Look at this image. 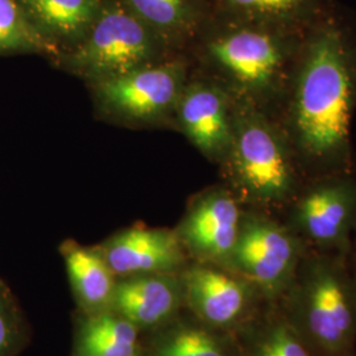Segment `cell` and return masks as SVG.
<instances>
[{
    "mask_svg": "<svg viewBox=\"0 0 356 356\" xmlns=\"http://www.w3.org/2000/svg\"><path fill=\"white\" fill-rule=\"evenodd\" d=\"M189 79L182 60L157 61L91 83L104 111L127 122H157L175 114Z\"/></svg>",
    "mask_w": 356,
    "mask_h": 356,
    "instance_id": "ba28073f",
    "label": "cell"
},
{
    "mask_svg": "<svg viewBox=\"0 0 356 356\" xmlns=\"http://www.w3.org/2000/svg\"><path fill=\"white\" fill-rule=\"evenodd\" d=\"M151 356H242L232 335L214 330L200 321L169 326L152 346Z\"/></svg>",
    "mask_w": 356,
    "mask_h": 356,
    "instance_id": "ffe728a7",
    "label": "cell"
},
{
    "mask_svg": "<svg viewBox=\"0 0 356 356\" xmlns=\"http://www.w3.org/2000/svg\"><path fill=\"white\" fill-rule=\"evenodd\" d=\"M305 33L227 19L206 35L200 49L204 73L239 102L280 111Z\"/></svg>",
    "mask_w": 356,
    "mask_h": 356,
    "instance_id": "7a4b0ae2",
    "label": "cell"
},
{
    "mask_svg": "<svg viewBox=\"0 0 356 356\" xmlns=\"http://www.w3.org/2000/svg\"><path fill=\"white\" fill-rule=\"evenodd\" d=\"M235 334L242 335V356H314L277 302H266Z\"/></svg>",
    "mask_w": 356,
    "mask_h": 356,
    "instance_id": "e0dca14e",
    "label": "cell"
},
{
    "mask_svg": "<svg viewBox=\"0 0 356 356\" xmlns=\"http://www.w3.org/2000/svg\"><path fill=\"white\" fill-rule=\"evenodd\" d=\"M67 276L79 306L88 314L110 312L116 276L99 248L66 242L63 248Z\"/></svg>",
    "mask_w": 356,
    "mask_h": 356,
    "instance_id": "9a60e30c",
    "label": "cell"
},
{
    "mask_svg": "<svg viewBox=\"0 0 356 356\" xmlns=\"http://www.w3.org/2000/svg\"><path fill=\"white\" fill-rule=\"evenodd\" d=\"M185 304L179 275H136L116 281L111 312L140 329L172 322Z\"/></svg>",
    "mask_w": 356,
    "mask_h": 356,
    "instance_id": "4fadbf2b",
    "label": "cell"
},
{
    "mask_svg": "<svg viewBox=\"0 0 356 356\" xmlns=\"http://www.w3.org/2000/svg\"><path fill=\"white\" fill-rule=\"evenodd\" d=\"M307 251L279 214L245 209L226 268L254 284L267 302H279Z\"/></svg>",
    "mask_w": 356,
    "mask_h": 356,
    "instance_id": "8992f818",
    "label": "cell"
},
{
    "mask_svg": "<svg viewBox=\"0 0 356 356\" xmlns=\"http://www.w3.org/2000/svg\"><path fill=\"white\" fill-rule=\"evenodd\" d=\"M314 356H356V269L350 257L307 251L277 302Z\"/></svg>",
    "mask_w": 356,
    "mask_h": 356,
    "instance_id": "277c9868",
    "label": "cell"
},
{
    "mask_svg": "<svg viewBox=\"0 0 356 356\" xmlns=\"http://www.w3.org/2000/svg\"><path fill=\"white\" fill-rule=\"evenodd\" d=\"M118 277L136 275H181L188 254L172 229L132 227L120 231L99 248Z\"/></svg>",
    "mask_w": 356,
    "mask_h": 356,
    "instance_id": "7c38bea8",
    "label": "cell"
},
{
    "mask_svg": "<svg viewBox=\"0 0 356 356\" xmlns=\"http://www.w3.org/2000/svg\"><path fill=\"white\" fill-rule=\"evenodd\" d=\"M281 219L310 251L350 257L356 226V175L306 179Z\"/></svg>",
    "mask_w": 356,
    "mask_h": 356,
    "instance_id": "52a82bcc",
    "label": "cell"
},
{
    "mask_svg": "<svg viewBox=\"0 0 356 356\" xmlns=\"http://www.w3.org/2000/svg\"><path fill=\"white\" fill-rule=\"evenodd\" d=\"M227 19L305 33L325 13L326 0H216Z\"/></svg>",
    "mask_w": 356,
    "mask_h": 356,
    "instance_id": "2e32d148",
    "label": "cell"
},
{
    "mask_svg": "<svg viewBox=\"0 0 356 356\" xmlns=\"http://www.w3.org/2000/svg\"><path fill=\"white\" fill-rule=\"evenodd\" d=\"M168 45L191 38L202 19L200 0H120Z\"/></svg>",
    "mask_w": 356,
    "mask_h": 356,
    "instance_id": "d6986e66",
    "label": "cell"
},
{
    "mask_svg": "<svg viewBox=\"0 0 356 356\" xmlns=\"http://www.w3.org/2000/svg\"><path fill=\"white\" fill-rule=\"evenodd\" d=\"M244 210L226 185L198 194L176 229L186 254L197 263L227 267Z\"/></svg>",
    "mask_w": 356,
    "mask_h": 356,
    "instance_id": "30bf717a",
    "label": "cell"
},
{
    "mask_svg": "<svg viewBox=\"0 0 356 356\" xmlns=\"http://www.w3.org/2000/svg\"><path fill=\"white\" fill-rule=\"evenodd\" d=\"M350 261L353 264V267L356 269V226L354 231V236H353V244H351V254H350Z\"/></svg>",
    "mask_w": 356,
    "mask_h": 356,
    "instance_id": "603a6c76",
    "label": "cell"
},
{
    "mask_svg": "<svg viewBox=\"0 0 356 356\" xmlns=\"http://www.w3.org/2000/svg\"><path fill=\"white\" fill-rule=\"evenodd\" d=\"M20 339L16 309L0 284V356H13Z\"/></svg>",
    "mask_w": 356,
    "mask_h": 356,
    "instance_id": "7402d4cb",
    "label": "cell"
},
{
    "mask_svg": "<svg viewBox=\"0 0 356 356\" xmlns=\"http://www.w3.org/2000/svg\"><path fill=\"white\" fill-rule=\"evenodd\" d=\"M235 102L222 83L202 73L188 79L175 111L178 127L188 140L219 165L232 139Z\"/></svg>",
    "mask_w": 356,
    "mask_h": 356,
    "instance_id": "8fae6325",
    "label": "cell"
},
{
    "mask_svg": "<svg viewBox=\"0 0 356 356\" xmlns=\"http://www.w3.org/2000/svg\"><path fill=\"white\" fill-rule=\"evenodd\" d=\"M73 356H140L139 329L111 310L88 314L78 327Z\"/></svg>",
    "mask_w": 356,
    "mask_h": 356,
    "instance_id": "ac0fdd59",
    "label": "cell"
},
{
    "mask_svg": "<svg viewBox=\"0 0 356 356\" xmlns=\"http://www.w3.org/2000/svg\"><path fill=\"white\" fill-rule=\"evenodd\" d=\"M220 166L226 186L245 209L279 216L307 179L280 120L239 101L235 102L231 144Z\"/></svg>",
    "mask_w": 356,
    "mask_h": 356,
    "instance_id": "3957f363",
    "label": "cell"
},
{
    "mask_svg": "<svg viewBox=\"0 0 356 356\" xmlns=\"http://www.w3.org/2000/svg\"><path fill=\"white\" fill-rule=\"evenodd\" d=\"M185 305L194 318L226 334H235L267 302L254 284L229 268L194 261L181 275Z\"/></svg>",
    "mask_w": 356,
    "mask_h": 356,
    "instance_id": "9c48e42d",
    "label": "cell"
},
{
    "mask_svg": "<svg viewBox=\"0 0 356 356\" xmlns=\"http://www.w3.org/2000/svg\"><path fill=\"white\" fill-rule=\"evenodd\" d=\"M38 33L58 56L86 36L102 10V0H20Z\"/></svg>",
    "mask_w": 356,
    "mask_h": 356,
    "instance_id": "5bb4252c",
    "label": "cell"
},
{
    "mask_svg": "<svg viewBox=\"0 0 356 356\" xmlns=\"http://www.w3.org/2000/svg\"><path fill=\"white\" fill-rule=\"evenodd\" d=\"M0 53H56L32 24L20 0H0Z\"/></svg>",
    "mask_w": 356,
    "mask_h": 356,
    "instance_id": "44dd1931",
    "label": "cell"
},
{
    "mask_svg": "<svg viewBox=\"0 0 356 356\" xmlns=\"http://www.w3.org/2000/svg\"><path fill=\"white\" fill-rule=\"evenodd\" d=\"M355 110V44L335 17L325 15L306 32L277 114L307 179L354 172Z\"/></svg>",
    "mask_w": 356,
    "mask_h": 356,
    "instance_id": "6da1fadb",
    "label": "cell"
},
{
    "mask_svg": "<svg viewBox=\"0 0 356 356\" xmlns=\"http://www.w3.org/2000/svg\"><path fill=\"white\" fill-rule=\"evenodd\" d=\"M165 44L122 1H103L86 36L57 56L67 72L90 83L161 61Z\"/></svg>",
    "mask_w": 356,
    "mask_h": 356,
    "instance_id": "5b68a950",
    "label": "cell"
}]
</instances>
